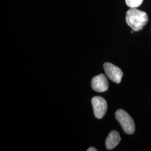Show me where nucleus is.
<instances>
[{
  "label": "nucleus",
  "instance_id": "obj_1",
  "mask_svg": "<svg viewBox=\"0 0 151 151\" xmlns=\"http://www.w3.org/2000/svg\"><path fill=\"white\" fill-rule=\"evenodd\" d=\"M125 20L127 25L134 32L142 30L147 24L148 17L147 13L137 8H130L126 13Z\"/></svg>",
  "mask_w": 151,
  "mask_h": 151
},
{
  "label": "nucleus",
  "instance_id": "obj_2",
  "mask_svg": "<svg viewBox=\"0 0 151 151\" xmlns=\"http://www.w3.org/2000/svg\"><path fill=\"white\" fill-rule=\"evenodd\" d=\"M115 117L125 133L128 134L134 133L135 131V124L129 114L124 110L119 109L115 113Z\"/></svg>",
  "mask_w": 151,
  "mask_h": 151
},
{
  "label": "nucleus",
  "instance_id": "obj_3",
  "mask_svg": "<svg viewBox=\"0 0 151 151\" xmlns=\"http://www.w3.org/2000/svg\"><path fill=\"white\" fill-rule=\"evenodd\" d=\"M93 113L97 119H102L107 111L108 105L106 100L100 96H94L91 100Z\"/></svg>",
  "mask_w": 151,
  "mask_h": 151
},
{
  "label": "nucleus",
  "instance_id": "obj_4",
  "mask_svg": "<svg viewBox=\"0 0 151 151\" xmlns=\"http://www.w3.org/2000/svg\"><path fill=\"white\" fill-rule=\"evenodd\" d=\"M104 69L109 78L115 83H120L123 76V71L118 67L112 63L106 62L104 64Z\"/></svg>",
  "mask_w": 151,
  "mask_h": 151
},
{
  "label": "nucleus",
  "instance_id": "obj_5",
  "mask_svg": "<svg viewBox=\"0 0 151 151\" xmlns=\"http://www.w3.org/2000/svg\"><path fill=\"white\" fill-rule=\"evenodd\" d=\"M92 89L98 92H103L108 90L109 82L108 79L104 74L95 76L91 81Z\"/></svg>",
  "mask_w": 151,
  "mask_h": 151
},
{
  "label": "nucleus",
  "instance_id": "obj_6",
  "mask_svg": "<svg viewBox=\"0 0 151 151\" xmlns=\"http://www.w3.org/2000/svg\"><path fill=\"white\" fill-rule=\"evenodd\" d=\"M121 140L119 133L116 130L111 131L105 140V146L109 150H111L118 146Z\"/></svg>",
  "mask_w": 151,
  "mask_h": 151
},
{
  "label": "nucleus",
  "instance_id": "obj_7",
  "mask_svg": "<svg viewBox=\"0 0 151 151\" xmlns=\"http://www.w3.org/2000/svg\"><path fill=\"white\" fill-rule=\"evenodd\" d=\"M143 0H125L126 5L130 8H137L140 6Z\"/></svg>",
  "mask_w": 151,
  "mask_h": 151
},
{
  "label": "nucleus",
  "instance_id": "obj_8",
  "mask_svg": "<svg viewBox=\"0 0 151 151\" xmlns=\"http://www.w3.org/2000/svg\"><path fill=\"white\" fill-rule=\"evenodd\" d=\"M87 151H97V149H96L94 147H90L87 150Z\"/></svg>",
  "mask_w": 151,
  "mask_h": 151
}]
</instances>
